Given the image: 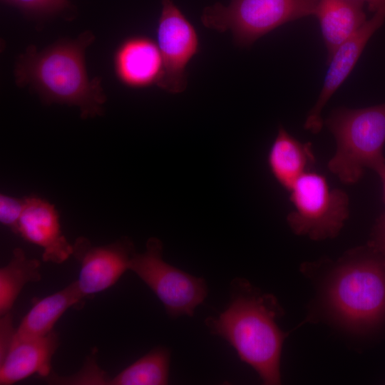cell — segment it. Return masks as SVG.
<instances>
[{
  "label": "cell",
  "instance_id": "6da1fadb",
  "mask_svg": "<svg viewBox=\"0 0 385 385\" xmlns=\"http://www.w3.org/2000/svg\"><path fill=\"white\" fill-rule=\"evenodd\" d=\"M235 282L227 308L219 317L207 318L206 324L235 349L265 384H278L285 338L276 323L278 306L272 296L256 292L243 280Z\"/></svg>",
  "mask_w": 385,
  "mask_h": 385
},
{
  "label": "cell",
  "instance_id": "7a4b0ae2",
  "mask_svg": "<svg viewBox=\"0 0 385 385\" xmlns=\"http://www.w3.org/2000/svg\"><path fill=\"white\" fill-rule=\"evenodd\" d=\"M93 36L56 43L42 51L28 48L16 70V83L31 85L47 103L76 106L83 118L103 113L105 95L98 78L88 79L84 51Z\"/></svg>",
  "mask_w": 385,
  "mask_h": 385
},
{
  "label": "cell",
  "instance_id": "3957f363",
  "mask_svg": "<svg viewBox=\"0 0 385 385\" xmlns=\"http://www.w3.org/2000/svg\"><path fill=\"white\" fill-rule=\"evenodd\" d=\"M331 272L323 298L339 323L364 332L385 321V257L367 244L346 252Z\"/></svg>",
  "mask_w": 385,
  "mask_h": 385
},
{
  "label": "cell",
  "instance_id": "277c9868",
  "mask_svg": "<svg viewBox=\"0 0 385 385\" xmlns=\"http://www.w3.org/2000/svg\"><path fill=\"white\" fill-rule=\"evenodd\" d=\"M324 124L336 141V151L327 167L342 183H358L366 168L380 173L385 163V103L336 108Z\"/></svg>",
  "mask_w": 385,
  "mask_h": 385
},
{
  "label": "cell",
  "instance_id": "5b68a950",
  "mask_svg": "<svg viewBox=\"0 0 385 385\" xmlns=\"http://www.w3.org/2000/svg\"><path fill=\"white\" fill-rule=\"evenodd\" d=\"M317 0H232L204 9L202 24L220 32L230 31L240 46L252 45L277 27L314 16Z\"/></svg>",
  "mask_w": 385,
  "mask_h": 385
},
{
  "label": "cell",
  "instance_id": "8992f818",
  "mask_svg": "<svg viewBox=\"0 0 385 385\" xmlns=\"http://www.w3.org/2000/svg\"><path fill=\"white\" fill-rule=\"evenodd\" d=\"M289 192L294 210L287 222L294 234L313 240L338 235L349 215V198L344 190L331 188L325 176L308 171Z\"/></svg>",
  "mask_w": 385,
  "mask_h": 385
},
{
  "label": "cell",
  "instance_id": "52a82bcc",
  "mask_svg": "<svg viewBox=\"0 0 385 385\" xmlns=\"http://www.w3.org/2000/svg\"><path fill=\"white\" fill-rule=\"evenodd\" d=\"M128 270L150 287L173 318L192 317L207 294L203 278L192 276L163 260V243L155 237L148 240L144 252L134 253Z\"/></svg>",
  "mask_w": 385,
  "mask_h": 385
},
{
  "label": "cell",
  "instance_id": "ba28073f",
  "mask_svg": "<svg viewBox=\"0 0 385 385\" xmlns=\"http://www.w3.org/2000/svg\"><path fill=\"white\" fill-rule=\"evenodd\" d=\"M160 1L156 35L163 73L157 85L170 93H179L186 88V68L199 51V37L193 25L172 0Z\"/></svg>",
  "mask_w": 385,
  "mask_h": 385
},
{
  "label": "cell",
  "instance_id": "9c48e42d",
  "mask_svg": "<svg viewBox=\"0 0 385 385\" xmlns=\"http://www.w3.org/2000/svg\"><path fill=\"white\" fill-rule=\"evenodd\" d=\"M135 252L128 237L112 243L94 246L85 237H78L73 244V256L81 265L76 282L84 298L93 297L116 283L129 268Z\"/></svg>",
  "mask_w": 385,
  "mask_h": 385
},
{
  "label": "cell",
  "instance_id": "30bf717a",
  "mask_svg": "<svg viewBox=\"0 0 385 385\" xmlns=\"http://www.w3.org/2000/svg\"><path fill=\"white\" fill-rule=\"evenodd\" d=\"M385 21V11L375 12L373 16L349 39L342 43L327 59L329 63L319 97L309 111L304 128L313 134L322 130V112L326 104L349 76L366 45Z\"/></svg>",
  "mask_w": 385,
  "mask_h": 385
},
{
  "label": "cell",
  "instance_id": "8fae6325",
  "mask_svg": "<svg viewBox=\"0 0 385 385\" xmlns=\"http://www.w3.org/2000/svg\"><path fill=\"white\" fill-rule=\"evenodd\" d=\"M16 234L43 250L44 262L61 264L73 255L70 244L61 231L55 206L37 196L26 197Z\"/></svg>",
  "mask_w": 385,
  "mask_h": 385
},
{
  "label": "cell",
  "instance_id": "7c38bea8",
  "mask_svg": "<svg viewBox=\"0 0 385 385\" xmlns=\"http://www.w3.org/2000/svg\"><path fill=\"white\" fill-rule=\"evenodd\" d=\"M58 345L59 338L53 330L38 338H14L6 354L0 360V384L11 385L34 374L47 377Z\"/></svg>",
  "mask_w": 385,
  "mask_h": 385
},
{
  "label": "cell",
  "instance_id": "4fadbf2b",
  "mask_svg": "<svg viewBox=\"0 0 385 385\" xmlns=\"http://www.w3.org/2000/svg\"><path fill=\"white\" fill-rule=\"evenodd\" d=\"M114 66L120 81L133 88L157 84L163 73L159 48L146 36H133L124 41L115 54Z\"/></svg>",
  "mask_w": 385,
  "mask_h": 385
},
{
  "label": "cell",
  "instance_id": "5bb4252c",
  "mask_svg": "<svg viewBox=\"0 0 385 385\" xmlns=\"http://www.w3.org/2000/svg\"><path fill=\"white\" fill-rule=\"evenodd\" d=\"M361 0H317L314 16L320 25L327 59L367 21Z\"/></svg>",
  "mask_w": 385,
  "mask_h": 385
},
{
  "label": "cell",
  "instance_id": "9a60e30c",
  "mask_svg": "<svg viewBox=\"0 0 385 385\" xmlns=\"http://www.w3.org/2000/svg\"><path fill=\"white\" fill-rule=\"evenodd\" d=\"M315 162L312 143H302L279 125L268 153L267 163L280 185L289 191Z\"/></svg>",
  "mask_w": 385,
  "mask_h": 385
},
{
  "label": "cell",
  "instance_id": "2e32d148",
  "mask_svg": "<svg viewBox=\"0 0 385 385\" xmlns=\"http://www.w3.org/2000/svg\"><path fill=\"white\" fill-rule=\"evenodd\" d=\"M83 299L76 280L63 289L38 300L16 328L14 339L38 338L48 334L68 309L78 307Z\"/></svg>",
  "mask_w": 385,
  "mask_h": 385
},
{
  "label": "cell",
  "instance_id": "e0dca14e",
  "mask_svg": "<svg viewBox=\"0 0 385 385\" xmlns=\"http://www.w3.org/2000/svg\"><path fill=\"white\" fill-rule=\"evenodd\" d=\"M41 262L28 258L21 248L13 250L9 262L0 269V315L11 312L23 287L41 279Z\"/></svg>",
  "mask_w": 385,
  "mask_h": 385
},
{
  "label": "cell",
  "instance_id": "ac0fdd59",
  "mask_svg": "<svg viewBox=\"0 0 385 385\" xmlns=\"http://www.w3.org/2000/svg\"><path fill=\"white\" fill-rule=\"evenodd\" d=\"M170 356L168 348L155 347L111 378L110 385L167 384Z\"/></svg>",
  "mask_w": 385,
  "mask_h": 385
},
{
  "label": "cell",
  "instance_id": "d6986e66",
  "mask_svg": "<svg viewBox=\"0 0 385 385\" xmlns=\"http://www.w3.org/2000/svg\"><path fill=\"white\" fill-rule=\"evenodd\" d=\"M96 354V349H93L83 367L78 373L66 377L50 374L46 377L47 381L55 384L110 385L111 378L97 364Z\"/></svg>",
  "mask_w": 385,
  "mask_h": 385
},
{
  "label": "cell",
  "instance_id": "ffe728a7",
  "mask_svg": "<svg viewBox=\"0 0 385 385\" xmlns=\"http://www.w3.org/2000/svg\"><path fill=\"white\" fill-rule=\"evenodd\" d=\"M25 205V198L1 194L0 222L16 234L17 226Z\"/></svg>",
  "mask_w": 385,
  "mask_h": 385
},
{
  "label": "cell",
  "instance_id": "44dd1931",
  "mask_svg": "<svg viewBox=\"0 0 385 385\" xmlns=\"http://www.w3.org/2000/svg\"><path fill=\"white\" fill-rule=\"evenodd\" d=\"M27 11L50 14L57 12L66 8L68 0H4Z\"/></svg>",
  "mask_w": 385,
  "mask_h": 385
},
{
  "label": "cell",
  "instance_id": "7402d4cb",
  "mask_svg": "<svg viewBox=\"0 0 385 385\" xmlns=\"http://www.w3.org/2000/svg\"><path fill=\"white\" fill-rule=\"evenodd\" d=\"M16 329L13 326L11 312L1 316L0 320V360L2 359L9 349L14 340Z\"/></svg>",
  "mask_w": 385,
  "mask_h": 385
},
{
  "label": "cell",
  "instance_id": "603a6c76",
  "mask_svg": "<svg viewBox=\"0 0 385 385\" xmlns=\"http://www.w3.org/2000/svg\"><path fill=\"white\" fill-rule=\"evenodd\" d=\"M368 244L385 257V211L377 219Z\"/></svg>",
  "mask_w": 385,
  "mask_h": 385
},
{
  "label": "cell",
  "instance_id": "cb8c5ba5",
  "mask_svg": "<svg viewBox=\"0 0 385 385\" xmlns=\"http://www.w3.org/2000/svg\"><path fill=\"white\" fill-rule=\"evenodd\" d=\"M368 6L370 11L377 12L385 11V0H361Z\"/></svg>",
  "mask_w": 385,
  "mask_h": 385
},
{
  "label": "cell",
  "instance_id": "d4e9b609",
  "mask_svg": "<svg viewBox=\"0 0 385 385\" xmlns=\"http://www.w3.org/2000/svg\"><path fill=\"white\" fill-rule=\"evenodd\" d=\"M381 178L383 190V202L385 205V163L380 173L378 174Z\"/></svg>",
  "mask_w": 385,
  "mask_h": 385
}]
</instances>
